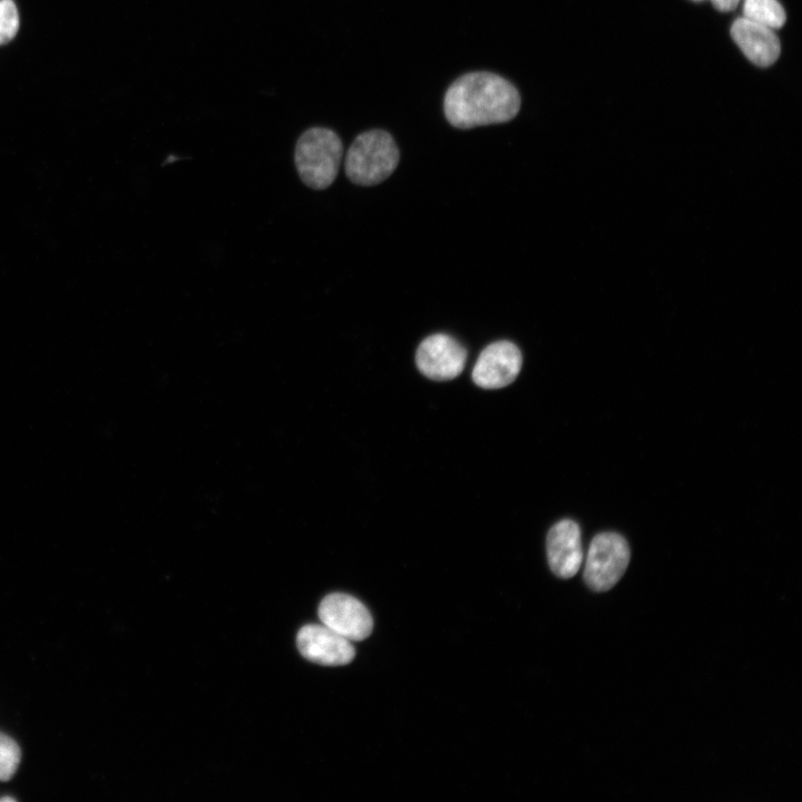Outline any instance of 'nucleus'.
<instances>
[{
	"mask_svg": "<svg viewBox=\"0 0 802 802\" xmlns=\"http://www.w3.org/2000/svg\"><path fill=\"white\" fill-rule=\"evenodd\" d=\"M321 623L350 642L365 639L373 620L368 608L356 598L341 593L330 594L319 606Z\"/></svg>",
	"mask_w": 802,
	"mask_h": 802,
	"instance_id": "39448f33",
	"label": "nucleus"
},
{
	"mask_svg": "<svg viewBox=\"0 0 802 802\" xmlns=\"http://www.w3.org/2000/svg\"><path fill=\"white\" fill-rule=\"evenodd\" d=\"M731 35L746 58L759 67L771 66L780 56V40L767 27L742 17L733 22Z\"/></svg>",
	"mask_w": 802,
	"mask_h": 802,
	"instance_id": "9d476101",
	"label": "nucleus"
},
{
	"mask_svg": "<svg viewBox=\"0 0 802 802\" xmlns=\"http://www.w3.org/2000/svg\"><path fill=\"white\" fill-rule=\"evenodd\" d=\"M342 156V140L327 127L307 128L295 144L294 163L297 174L304 185L315 190L325 189L333 184Z\"/></svg>",
	"mask_w": 802,
	"mask_h": 802,
	"instance_id": "f03ea898",
	"label": "nucleus"
},
{
	"mask_svg": "<svg viewBox=\"0 0 802 802\" xmlns=\"http://www.w3.org/2000/svg\"><path fill=\"white\" fill-rule=\"evenodd\" d=\"M466 360L467 350L456 339L443 333L426 338L415 352L418 370L436 381L457 378L463 371Z\"/></svg>",
	"mask_w": 802,
	"mask_h": 802,
	"instance_id": "423d86ee",
	"label": "nucleus"
},
{
	"mask_svg": "<svg viewBox=\"0 0 802 802\" xmlns=\"http://www.w3.org/2000/svg\"><path fill=\"white\" fill-rule=\"evenodd\" d=\"M741 0H711L712 4L722 12L734 10Z\"/></svg>",
	"mask_w": 802,
	"mask_h": 802,
	"instance_id": "4468645a",
	"label": "nucleus"
},
{
	"mask_svg": "<svg viewBox=\"0 0 802 802\" xmlns=\"http://www.w3.org/2000/svg\"><path fill=\"white\" fill-rule=\"evenodd\" d=\"M19 29V14L13 0H0V45L12 40Z\"/></svg>",
	"mask_w": 802,
	"mask_h": 802,
	"instance_id": "ddd939ff",
	"label": "nucleus"
},
{
	"mask_svg": "<svg viewBox=\"0 0 802 802\" xmlns=\"http://www.w3.org/2000/svg\"><path fill=\"white\" fill-rule=\"evenodd\" d=\"M743 17L772 30L781 28L786 20L777 0H744Z\"/></svg>",
	"mask_w": 802,
	"mask_h": 802,
	"instance_id": "9b49d317",
	"label": "nucleus"
},
{
	"mask_svg": "<svg viewBox=\"0 0 802 802\" xmlns=\"http://www.w3.org/2000/svg\"><path fill=\"white\" fill-rule=\"evenodd\" d=\"M516 87L505 78L486 71L469 72L448 88L443 108L457 128L500 124L511 120L520 109Z\"/></svg>",
	"mask_w": 802,
	"mask_h": 802,
	"instance_id": "f257e3e1",
	"label": "nucleus"
},
{
	"mask_svg": "<svg viewBox=\"0 0 802 802\" xmlns=\"http://www.w3.org/2000/svg\"><path fill=\"white\" fill-rule=\"evenodd\" d=\"M548 564L552 573L564 579L577 574L583 561L580 529L571 519H563L548 531L546 539Z\"/></svg>",
	"mask_w": 802,
	"mask_h": 802,
	"instance_id": "1a4fd4ad",
	"label": "nucleus"
},
{
	"mask_svg": "<svg viewBox=\"0 0 802 802\" xmlns=\"http://www.w3.org/2000/svg\"><path fill=\"white\" fill-rule=\"evenodd\" d=\"M630 558L626 539L616 532L596 535L589 546L584 579L595 591L609 590L624 575Z\"/></svg>",
	"mask_w": 802,
	"mask_h": 802,
	"instance_id": "20e7f679",
	"label": "nucleus"
},
{
	"mask_svg": "<svg viewBox=\"0 0 802 802\" xmlns=\"http://www.w3.org/2000/svg\"><path fill=\"white\" fill-rule=\"evenodd\" d=\"M21 759L17 742L0 732V781H8L16 773Z\"/></svg>",
	"mask_w": 802,
	"mask_h": 802,
	"instance_id": "f8f14e48",
	"label": "nucleus"
},
{
	"mask_svg": "<svg viewBox=\"0 0 802 802\" xmlns=\"http://www.w3.org/2000/svg\"><path fill=\"white\" fill-rule=\"evenodd\" d=\"M692 1H697V2H700V1H704V0H692Z\"/></svg>",
	"mask_w": 802,
	"mask_h": 802,
	"instance_id": "dca6fc26",
	"label": "nucleus"
},
{
	"mask_svg": "<svg viewBox=\"0 0 802 802\" xmlns=\"http://www.w3.org/2000/svg\"><path fill=\"white\" fill-rule=\"evenodd\" d=\"M12 800H13V799H11V798H8V796H7V798H3V799H1V801H12Z\"/></svg>",
	"mask_w": 802,
	"mask_h": 802,
	"instance_id": "2eb2a0df",
	"label": "nucleus"
},
{
	"mask_svg": "<svg viewBox=\"0 0 802 802\" xmlns=\"http://www.w3.org/2000/svg\"><path fill=\"white\" fill-rule=\"evenodd\" d=\"M399 158L392 136L382 129H371L353 140L345 156L344 169L348 178L356 185H376L394 172Z\"/></svg>",
	"mask_w": 802,
	"mask_h": 802,
	"instance_id": "7ed1b4c3",
	"label": "nucleus"
},
{
	"mask_svg": "<svg viewBox=\"0 0 802 802\" xmlns=\"http://www.w3.org/2000/svg\"><path fill=\"white\" fill-rule=\"evenodd\" d=\"M522 365V355L510 341H497L479 354L472 370L473 382L483 389H500L512 383Z\"/></svg>",
	"mask_w": 802,
	"mask_h": 802,
	"instance_id": "0eeeda50",
	"label": "nucleus"
},
{
	"mask_svg": "<svg viewBox=\"0 0 802 802\" xmlns=\"http://www.w3.org/2000/svg\"><path fill=\"white\" fill-rule=\"evenodd\" d=\"M296 644L303 657L321 665H345L355 656L351 642L323 624L303 626L297 633Z\"/></svg>",
	"mask_w": 802,
	"mask_h": 802,
	"instance_id": "6e6552de",
	"label": "nucleus"
}]
</instances>
